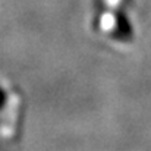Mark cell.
<instances>
[{
  "instance_id": "6da1fadb",
  "label": "cell",
  "mask_w": 151,
  "mask_h": 151,
  "mask_svg": "<svg viewBox=\"0 0 151 151\" xmlns=\"http://www.w3.org/2000/svg\"><path fill=\"white\" fill-rule=\"evenodd\" d=\"M4 103H6V96H4V91H3V90L0 88V110L3 109Z\"/></svg>"
}]
</instances>
